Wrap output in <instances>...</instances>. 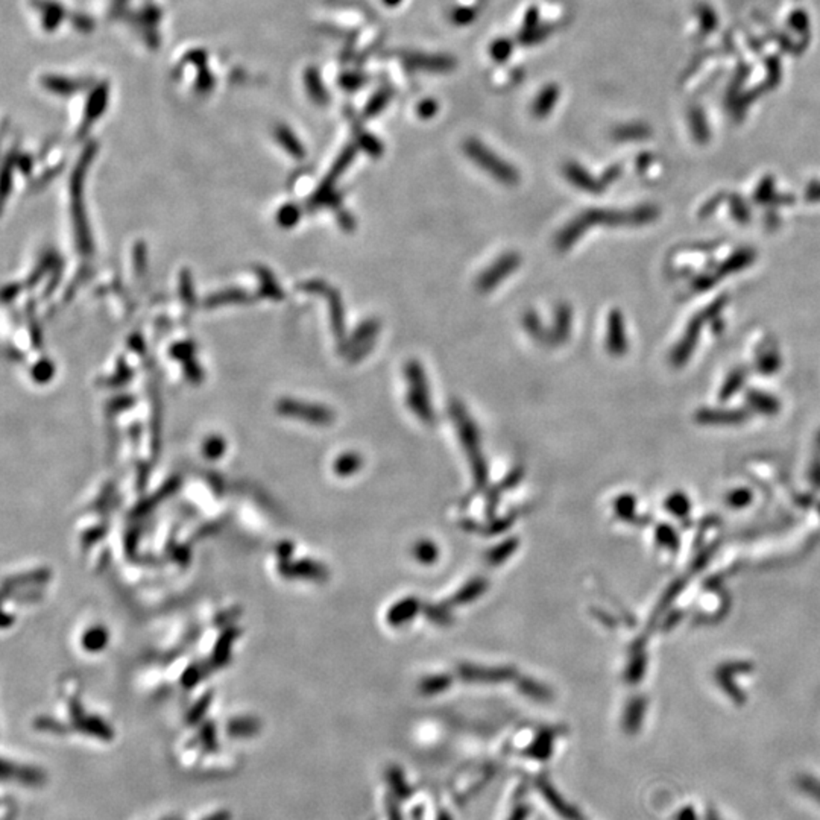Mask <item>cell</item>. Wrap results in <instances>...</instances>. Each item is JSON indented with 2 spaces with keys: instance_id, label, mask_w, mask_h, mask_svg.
Wrapping results in <instances>:
<instances>
[{
  "instance_id": "5",
  "label": "cell",
  "mask_w": 820,
  "mask_h": 820,
  "mask_svg": "<svg viewBox=\"0 0 820 820\" xmlns=\"http://www.w3.org/2000/svg\"><path fill=\"white\" fill-rule=\"evenodd\" d=\"M304 291L312 293H319L325 296L330 304V315H331V327H333V333L337 337L340 344L345 342V312L342 305V298L337 291L333 287L327 286L322 281H310L302 286Z\"/></svg>"
},
{
  "instance_id": "20",
  "label": "cell",
  "mask_w": 820,
  "mask_h": 820,
  "mask_svg": "<svg viewBox=\"0 0 820 820\" xmlns=\"http://www.w3.org/2000/svg\"><path fill=\"white\" fill-rule=\"evenodd\" d=\"M547 36H548V29L544 28V26H539L538 24L536 28L522 32L521 41L526 43V45H534V43H539L541 40L546 38Z\"/></svg>"
},
{
  "instance_id": "25",
  "label": "cell",
  "mask_w": 820,
  "mask_h": 820,
  "mask_svg": "<svg viewBox=\"0 0 820 820\" xmlns=\"http://www.w3.org/2000/svg\"><path fill=\"white\" fill-rule=\"evenodd\" d=\"M476 17V13L473 10H469V8H457L453 13V22L457 23V24H468L469 22H473Z\"/></svg>"
},
{
  "instance_id": "3",
  "label": "cell",
  "mask_w": 820,
  "mask_h": 820,
  "mask_svg": "<svg viewBox=\"0 0 820 820\" xmlns=\"http://www.w3.org/2000/svg\"><path fill=\"white\" fill-rule=\"evenodd\" d=\"M407 380V406L410 410L425 423H433L434 413L430 403V390L427 375L420 362L409 360L404 366Z\"/></svg>"
},
{
  "instance_id": "1",
  "label": "cell",
  "mask_w": 820,
  "mask_h": 820,
  "mask_svg": "<svg viewBox=\"0 0 820 820\" xmlns=\"http://www.w3.org/2000/svg\"><path fill=\"white\" fill-rule=\"evenodd\" d=\"M643 214L640 213H632V214H624V213H618V212H606V210H587L580 213L578 217H574L573 221H570L566 224L564 228L559 231V234L556 235V240H555V245L559 251H566L570 249L576 240H578L583 233H587V230L592 225H601V224H608V225H617V224H626V222H635L636 219H641Z\"/></svg>"
},
{
  "instance_id": "24",
  "label": "cell",
  "mask_w": 820,
  "mask_h": 820,
  "mask_svg": "<svg viewBox=\"0 0 820 820\" xmlns=\"http://www.w3.org/2000/svg\"><path fill=\"white\" fill-rule=\"evenodd\" d=\"M309 84H310V91L313 94V98H315L318 102H324L327 99L325 98V90H324V87H322L318 75L310 73L309 75Z\"/></svg>"
},
{
  "instance_id": "23",
  "label": "cell",
  "mask_w": 820,
  "mask_h": 820,
  "mask_svg": "<svg viewBox=\"0 0 820 820\" xmlns=\"http://www.w3.org/2000/svg\"><path fill=\"white\" fill-rule=\"evenodd\" d=\"M280 137H281V140L284 142L287 149H289V152H292L293 155L298 156V159H301V156L305 155V152L302 149V146L300 145V142L296 140V138L291 133H281Z\"/></svg>"
},
{
  "instance_id": "22",
  "label": "cell",
  "mask_w": 820,
  "mask_h": 820,
  "mask_svg": "<svg viewBox=\"0 0 820 820\" xmlns=\"http://www.w3.org/2000/svg\"><path fill=\"white\" fill-rule=\"evenodd\" d=\"M438 102L433 101V99H424L423 102L418 103V116L421 119H432L436 112H438Z\"/></svg>"
},
{
  "instance_id": "8",
  "label": "cell",
  "mask_w": 820,
  "mask_h": 820,
  "mask_svg": "<svg viewBox=\"0 0 820 820\" xmlns=\"http://www.w3.org/2000/svg\"><path fill=\"white\" fill-rule=\"evenodd\" d=\"M406 63L415 71L425 72H448L455 67V59L446 55H425V54H409L406 55Z\"/></svg>"
},
{
  "instance_id": "15",
  "label": "cell",
  "mask_w": 820,
  "mask_h": 820,
  "mask_svg": "<svg viewBox=\"0 0 820 820\" xmlns=\"http://www.w3.org/2000/svg\"><path fill=\"white\" fill-rule=\"evenodd\" d=\"M389 101H390V93L388 90H381L377 94H374L372 98L369 99V102L366 103L365 116L374 117V116L380 115V112L386 108Z\"/></svg>"
},
{
  "instance_id": "2",
  "label": "cell",
  "mask_w": 820,
  "mask_h": 820,
  "mask_svg": "<svg viewBox=\"0 0 820 820\" xmlns=\"http://www.w3.org/2000/svg\"><path fill=\"white\" fill-rule=\"evenodd\" d=\"M464 151L471 161L476 163L486 173H490L494 180L501 182L503 186L513 187L520 182L518 170L508 161H504L501 156L492 152L482 142H478L477 138L467 140L464 145Z\"/></svg>"
},
{
  "instance_id": "11",
  "label": "cell",
  "mask_w": 820,
  "mask_h": 820,
  "mask_svg": "<svg viewBox=\"0 0 820 820\" xmlns=\"http://www.w3.org/2000/svg\"><path fill=\"white\" fill-rule=\"evenodd\" d=\"M380 331V321L375 319V318H369L363 321L362 324L354 330V333L350 336V339H346L345 342L342 344V351L345 354H350L354 348L360 346L362 344L368 342V340H372Z\"/></svg>"
},
{
  "instance_id": "10",
  "label": "cell",
  "mask_w": 820,
  "mask_h": 820,
  "mask_svg": "<svg viewBox=\"0 0 820 820\" xmlns=\"http://www.w3.org/2000/svg\"><path fill=\"white\" fill-rule=\"evenodd\" d=\"M564 175L565 178L569 180L573 186L579 187L585 191H590V193H600L601 190H603V186H601V182L596 181L590 175V172L587 169H583L582 166H579L578 163H566L564 166Z\"/></svg>"
},
{
  "instance_id": "13",
  "label": "cell",
  "mask_w": 820,
  "mask_h": 820,
  "mask_svg": "<svg viewBox=\"0 0 820 820\" xmlns=\"http://www.w3.org/2000/svg\"><path fill=\"white\" fill-rule=\"evenodd\" d=\"M559 94H561V90L556 84L546 85L544 89L538 93L536 99L534 101V105H532V115L538 119L547 117L552 112V110L555 108L556 102L559 101Z\"/></svg>"
},
{
  "instance_id": "27",
  "label": "cell",
  "mask_w": 820,
  "mask_h": 820,
  "mask_svg": "<svg viewBox=\"0 0 820 820\" xmlns=\"http://www.w3.org/2000/svg\"><path fill=\"white\" fill-rule=\"evenodd\" d=\"M339 224H340V226H342V228H344V230H346V231H351V230H354V219H353V216H351L350 213H346V212H342V213H340V214H339Z\"/></svg>"
},
{
  "instance_id": "12",
  "label": "cell",
  "mask_w": 820,
  "mask_h": 820,
  "mask_svg": "<svg viewBox=\"0 0 820 820\" xmlns=\"http://www.w3.org/2000/svg\"><path fill=\"white\" fill-rule=\"evenodd\" d=\"M606 346L610 354L622 356L626 351V337L623 330L622 315L618 312H613L608 322V340Z\"/></svg>"
},
{
  "instance_id": "26",
  "label": "cell",
  "mask_w": 820,
  "mask_h": 820,
  "mask_svg": "<svg viewBox=\"0 0 820 820\" xmlns=\"http://www.w3.org/2000/svg\"><path fill=\"white\" fill-rule=\"evenodd\" d=\"M538 20H539V14L536 8H530L529 13L525 17V31H530L538 26Z\"/></svg>"
},
{
  "instance_id": "6",
  "label": "cell",
  "mask_w": 820,
  "mask_h": 820,
  "mask_svg": "<svg viewBox=\"0 0 820 820\" xmlns=\"http://www.w3.org/2000/svg\"><path fill=\"white\" fill-rule=\"evenodd\" d=\"M354 155H356V147L353 146H348L346 149L342 152V155L339 156L337 161L335 163L333 169L328 173V177L322 182V186L319 187V190L316 191V195L313 196V204H327L328 199L333 196V184L335 181L342 175L345 172V169L350 166L354 160Z\"/></svg>"
},
{
  "instance_id": "4",
  "label": "cell",
  "mask_w": 820,
  "mask_h": 820,
  "mask_svg": "<svg viewBox=\"0 0 820 820\" xmlns=\"http://www.w3.org/2000/svg\"><path fill=\"white\" fill-rule=\"evenodd\" d=\"M521 265V257L518 252L515 251H511V252H504L501 257L497 258L494 263L488 268L486 270L481 274V277L477 278V289L481 291L482 293H488L491 292L494 287L499 286L504 278H508L509 275H512L515 270L520 268Z\"/></svg>"
},
{
  "instance_id": "9",
  "label": "cell",
  "mask_w": 820,
  "mask_h": 820,
  "mask_svg": "<svg viewBox=\"0 0 820 820\" xmlns=\"http://www.w3.org/2000/svg\"><path fill=\"white\" fill-rule=\"evenodd\" d=\"M280 407H281L283 412L304 418V420H309L313 423L325 424V423H330L331 420H333V412L325 407H322V406L301 404V403H296V401H284Z\"/></svg>"
},
{
  "instance_id": "7",
  "label": "cell",
  "mask_w": 820,
  "mask_h": 820,
  "mask_svg": "<svg viewBox=\"0 0 820 820\" xmlns=\"http://www.w3.org/2000/svg\"><path fill=\"white\" fill-rule=\"evenodd\" d=\"M573 325V310L566 302H561L555 310V319L550 330V346L564 345L570 339Z\"/></svg>"
},
{
  "instance_id": "16",
  "label": "cell",
  "mask_w": 820,
  "mask_h": 820,
  "mask_svg": "<svg viewBox=\"0 0 820 820\" xmlns=\"http://www.w3.org/2000/svg\"><path fill=\"white\" fill-rule=\"evenodd\" d=\"M357 145L372 156H380L383 151H385V147H383V143L379 138L369 133H366V131H362V133L357 134Z\"/></svg>"
},
{
  "instance_id": "29",
  "label": "cell",
  "mask_w": 820,
  "mask_h": 820,
  "mask_svg": "<svg viewBox=\"0 0 820 820\" xmlns=\"http://www.w3.org/2000/svg\"><path fill=\"white\" fill-rule=\"evenodd\" d=\"M401 2H403V0H383V3H385L386 6H397Z\"/></svg>"
},
{
  "instance_id": "21",
  "label": "cell",
  "mask_w": 820,
  "mask_h": 820,
  "mask_svg": "<svg viewBox=\"0 0 820 820\" xmlns=\"http://www.w3.org/2000/svg\"><path fill=\"white\" fill-rule=\"evenodd\" d=\"M52 374H54V366H52V363L49 360H41L36 366V369H34V379L40 383H45L52 379Z\"/></svg>"
},
{
  "instance_id": "19",
  "label": "cell",
  "mask_w": 820,
  "mask_h": 820,
  "mask_svg": "<svg viewBox=\"0 0 820 820\" xmlns=\"http://www.w3.org/2000/svg\"><path fill=\"white\" fill-rule=\"evenodd\" d=\"M247 298V293L245 292H240V291H231V292H225V293H219V295H213L210 296V300H208V305L213 307V305H219L222 302H228V301H242Z\"/></svg>"
},
{
  "instance_id": "17",
  "label": "cell",
  "mask_w": 820,
  "mask_h": 820,
  "mask_svg": "<svg viewBox=\"0 0 820 820\" xmlns=\"http://www.w3.org/2000/svg\"><path fill=\"white\" fill-rule=\"evenodd\" d=\"M277 219L278 224L284 228H289V226H293L296 222L300 221V210L296 205H284L280 212L277 214Z\"/></svg>"
},
{
  "instance_id": "18",
  "label": "cell",
  "mask_w": 820,
  "mask_h": 820,
  "mask_svg": "<svg viewBox=\"0 0 820 820\" xmlns=\"http://www.w3.org/2000/svg\"><path fill=\"white\" fill-rule=\"evenodd\" d=\"M512 54V43L506 38H500L492 43L491 46V55L495 61H504L508 59L509 55Z\"/></svg>"
},
{
  "instance_id": "14",
  "label": "cell",
  "mask_w": 820,
  "mask_h": 820,
  "mask_svg": "<svg viewBox=\"0 0 820 820\" xmlns=\"http://www.w3.org/2000/svg\"><path fill=\"white\" fill-rule=\"evenodd\" d=\"M522 325H525L526 331L535 342L543 346H550V330L544 327L543 321L539 319L536 312L527 310L525 315H522Z\"/></svg>"
},
{
  "instance_id": "28",
  "label": "cell",
  "mask_w": 820,
  "mask_h": 820,
  "mask_svg": "<svg viewBox=\"0 0 820 820\" xmlns=\"http://www.w3.org/2000/svg\"><path fill=\"white\" fill-rule=\"evenodd\" d=\"M362 82H363V78L359 75H348L344 78V84H345L346 89H350V90L359 89Z\"/></svg>"
}]
</instances>
